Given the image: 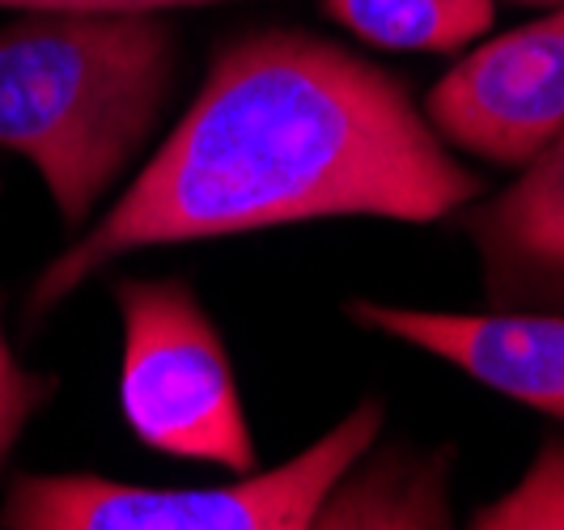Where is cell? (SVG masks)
I'll return each instance as SVG.
<instances>
[{
    "instance_id": "12",
    "label": "cell",
    "mask_w": 564,
    "mask_h": 530,
    "mask_svg": "<svg viewBox=\"0 0 564 530\" xmlns=\"http://www.w3.org/2000/svg\"><path fill=\"white\" fill-rule=\"evenodd\" d=\"M226 0H0V9L18 13H98V18H128V13H170V9H199Z\"/></svg>"
},
{
    "instance_id": "13",
    "label": "cell",
    "mask_w": 564,
    "mask_h": 530,
    "mask_svg": "<svg viewBox=\"0 0 564 530\" xmlns=\"http://www.w3.org/2000/svg\"><path fill=\"white\" fill-rule=\"evenodd\" d=\"M513 4H564V0H513Z\"/></svg>"
},
{
    "instance_id": "3",
    "label": "cell",
    "mask_w": 564,
    "mask_h": 530,
    "mask_svg": "<svg viewBox=\"0 0 564 530\" xmlns=\"http://www.w3.org/2000/svg\"><path fill=\"white\" fill-rule=\"evenodd\" d=\"M382 433L366 399L272 472L208 488H149L102 475H18L0 501L9 530H311L323 497Z\"/></svg>"
},
{
    "instance_id": "2",
    "label": "cell",
    "mask_w": 564,
    "mask_h": 530,
    "mask_svg": "<svg viewBox=\"0 0 564 530\" xmlns=\"http://www.w3.org/2000/svg\"><path fill=\"white\" fill-rule=\"evenodd\" d=\"M174 77L162 13H22L0 26V153L30 162L82 229L158 132Z\"/></svg>"
},
{
    "instance_id": "4",
    "label": "cell",
    "mask_w": 564,
    "mask_h": 530,
    "mask_svg": "<svg viewBox=\"0 0 564 530\" xmlns=\"http://www.w3.org/2000/svg\"><path fill=\"white\" fill-rule=\"evenodd\" d=\"M111 298L123 323L119 412L137 442L183 463L254 472L238 374L196 289L178 277H128Z\"/></svg>"
},
{
    "instance_id": "11",
    "label": "cell",
    "mask_w": 564,
    "mask_h": 530,
    "mask_svg": "<svg viewBox=\"0 0 564 530\" xmlns=\"http://www.w3.org/2000/svg\"><path fill=\"white\" fill-rule=\"evenodd\" d=\"M56 387L59 382L52 374H39V369L18 361L13 344L4 339V327H0V472H4L13 446L22 442V433L30 429V420L56 394Z\"/></svg>"
},
{
    "instance_id": "9",
    "label": "cell",
    "mask_w": 564,
    "mask_h": 530,
    "mask_svg": "<svg viewBox=\"0 0 564 530\" xmlns=\"http://www.w3.org/2000/svg\"><path fill=\"white\" fill-rule=\"evenodd\" d=\"M323 13L382 52H458L488 34L492 0H323Z\"/></svg>"
},
{
    "instance_id": "10",
    "label": "cell",
    "mask_w": 564,
    "mask_h": 530,
    "mask_svg": "<svg viewBox=\"0 0 564 530\" xmlns=\"http://www.w3.org/2000/svg\"><path fill=\"white\" fill-rule=\"evenodd\" d=\"M476 530H564V442H543L506 497L471 513Z\"/></svg>"
},
{
    "instance_id": "6",
    "label": "cell",
    "mask_w": 564,
    "mask_h": 530,
    "mask_svg": "<svg viewBox=\"0 0 564 530\" xmlns=\"http://www.w3.org/2000/svg\"><path fill=\"white\" fill-rule=\"evenodd\" d=\"M357 327L421 348L471 382L564 424V314L561 310H412L348 302Z\"/></svg>"
},
{
    "instance_id": "1",
    "label": "cell",
    "mask_w": 564,
    "mask_h": 530,
    "mask_svg": "<svg viewBox=\"0 0 564 530\" xmlns=\"http://www.w3.org/2000/svg\"><path fill=\"white\" fill-rule=\"evenodd\" d=\"M480 196L395 73L306 30H251L213 52L128 192L39 272L26 318L149 247L339 217L433 225Z\"/></svg>"
},
{
    "instance_id": "5",
    "label": "cell",
    "mask_w": 564,
    "mask_h": 530,
    "mask_svg": "<svg viewBox=\"0 0 564 530\" xmlns=\"http://www.w3.org/2000/svg\"><path fill=\"white\" fill-rule=\"evenodd\" d=\"M421 111L451 149L527 166L564 128V4L467 52Z\"/></svg>"
},
{
    "instance_id": "7",
    "label": "cell",
    "mask_w": 564,
    "mask_h": 530,
    "mask_svg": "<svg viewBox=\"0 0 564 530\" xmlns=\"http://www.w3.org/2000/svg\"><path fill=\"white\" fill-rule=\"evenodd\" d=\"M492 310L564 314V128L488 204L463 208Z\"/></svg>"
},
{
    "instance_id": "8",
    "label": "cell",
    "mask_w": 564,
    "mask_h": 530,
    "mask_svg": "<svg viewBox=\"0 0 564 530\" xmlns=\"http://www.w3.org/2000/svg\"><path fill=\"white\" fill-rule=\"evenodd\" d=\"M451 467L454 450H387L373 446L336 479V488L323 497L314 527H395V530H446L454 527L451 509Z\"/></svg>"
}]
</instances>
